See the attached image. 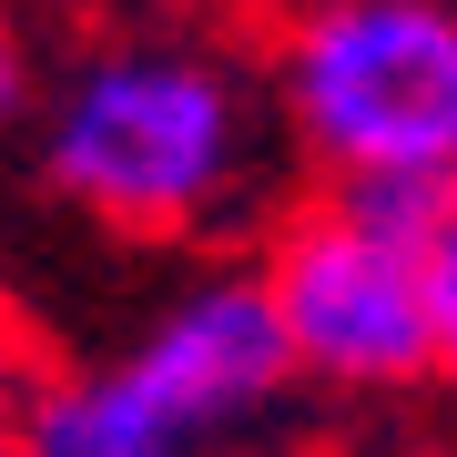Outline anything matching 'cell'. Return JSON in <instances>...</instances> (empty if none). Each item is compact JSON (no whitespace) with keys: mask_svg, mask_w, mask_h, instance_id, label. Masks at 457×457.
Segmentation results:
<instances>
[{"mask_svg":"<svg viewBox=\"0 0 457 457\" xmlns=\"http://www.w3.org/2000/svg\"><path fill=\"white\" fill-rule=\"evenodd\" d=\"M41 183L132 245H194L245 224L285 132L264 71L194 31H122L31 102Z\"/></svg>","mask_w":457,"mask_h":457,"instance_id":"6da1fadb","label":"cell"},{"mask_svg":"<svg viewBox=\"0 0 457 457\" xmlns=\"http://www.w3.org/2000/svg\"><path fill=\"white\" fill-rule=\"evenodd\" d=\"M285 153L315 194H457V0H305L264 51Z\"/></svg>","mask_w":457,"mask_h":457,"instance_id":"7a4b0ae2","label":"cell"},{"mask_svg":"<svg viewBox=\"0 0 457 457\" xmlns=\"http://www.w3.org/2000/svg\"><path fill=\"white\" fill-rule=\"evenodd\" d=\"M295 356L254 264H204L92 366H41L11 457H204L285 407Z\"/></svg>","mask_w":457,"mask_h":457,"instance_id":"3957f363","label":"cell"},{"mask_svg":"<svg viewBox=\"0 0 457 457\" xmlns=\"http://www.w3.org/2000/svg\"><path fill=\"white\" fill-rule=\"evenodd\" d=\"M427 213L376 204V194L285 204V224L264 234L254 275H264V305L285 326L295 386H326V396H417V386H437Z\"/></svg>","mask_w":457,"mask_h":457,"instance_id":"277c9868","label":"cell"},{"mask_svg":"<svg viewBox=\"0 0 457 457\" xmlns=\"http://www.w3.org/2000/svg\"><path fill=\"white\" fill-rule=\"evenodd\" d=\"M427 336H437V376L457 386V194L427 213Z\"/></svg>","mask_w":457,"mask_h":457,"instance_id":"5b68a950","label":"cell"},{"mask_svg":"<svg viewBox=\"0 0 457 457\" xmlns=\"http://www.w3.org/2000/svg\"><path fill=\"white\" fill-rule=\"evenodd\" d=\"M31 122V31H21V11L0 0V132Z\"/></svg>","mask_w":457,"mask_h":457,"instance_id":"8992f818","label":"cell"},{"mask_svg":"<svg viewBox=\"0 0 457 457\" xmlns=\"http://www.w3.org/2000/svg\"><path fill=\"white\" fill-rule=\"evenodd\" d=\"M31 386H41V366H31V345H21V326L0 315V457H11V427L31 407Z\"/></svg>","mask_w":457,"mask_h":457,"instance_id":"52a82bcc","label":"cell"}]
</instances>
